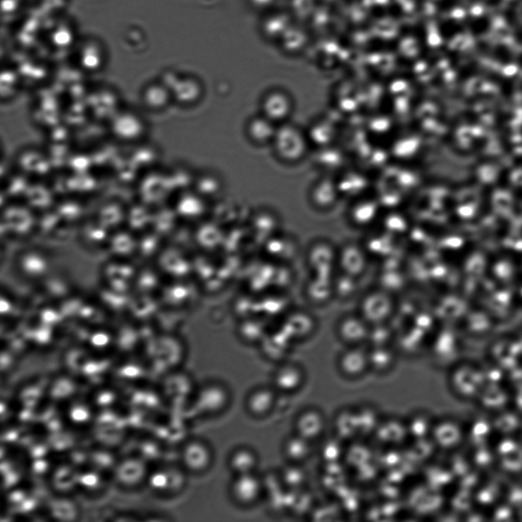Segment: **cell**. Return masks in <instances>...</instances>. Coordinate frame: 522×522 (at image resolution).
<instances>
[{
	"label": "cell",
	"mask_w": 522,
	"mask_h": 522,
	"mask_svg": "<svg viewBox=\"0 0 522 522\" xmlns=\"http://www.w3.org/2000/svg\"><path fill=\"white\" fill-rule=\"evenodd\" d=\"M309 141L308 135L299 128L282 125L277 128L273 144L277 157L288 163H294L307 154Z\"/></svg>",
	"instance_id": "cell-1"
},
{
	"label": "cell",
	"mask_w": 522,
	"mask_h": 522,
	"mask_svg": "<svg viewBox=\"0 0 522 522\" xmlns=\"http://www.w3.org/2000/svg\"><path fill=\"white\" fill-rule=\"evenodd\" d=\"M395 310L396 302L392 295L383 289H374L362 297L358 313L371 327H376L386 324Z\"/></svg>",
	"instance_id": "cell-2"
},
{
	"label": "cell",
	"mask_w": 522,
	"mask_h": 522,
	"mask_svg": "<svg viewBox=\"0 0 522 522\" xmlns=\"http://www.w3.org/2000/svg\"><path fill=\"white\" fill-rule=\"evenodd\" d=\"M192 401L196 410L202 415L216 416L227 408L230 394L223 384L208 383L196 389Z\"/></svg>",
	"instance_id": "cell-3"
},
{
	"label": "cell",
	"mask_w": 522,
	"mask_h": 522,
	"mask_svg": "<svg viewBox=\"0 0 522 522\" xmlns=\"http://www.w3.org/2000/svg\"><path fill=\"white\" fill-rule=\"evenodd\" d=\"M337 334L345 347L365 345L368 343L372 327L358 313L343 316L337 325Z\"/></svg>",
	"instance_id": "cell-4"
},
{
	"label": "cell",
	"mask_w": 522,
	"mask_h": 522,
	"mask_svg": "<svg viewBox=\"0 0 522 522\" xmlns=\"http://www.w3.org/2000/svg\"><path fill=\"white\" fill-rule=\"evenodd\" d=\"M337 368L345 378H361L370 372L368 348L364 345L345 347L337 358Z\"/></svg>",
	"instance_id": "cell-5"
},
{
	"label": "cell",
	"mask_w": 522,
	"mask_h": 522,
	"mask_svg": "<svg viewBox=\"0 0 522 522\" xmlns=\"http://www.w3.org/2000/svg\"><path fill=\"white\" fill-rule=\"evenodd\" d=\"M263 490V484L256 473L235 476L230 494L237 504L251 506L257 503Z\"/></svg>",
	"instance_id": "cell-6"
},
{
	"label": "cell",
	"mask_w": 522,
	"mask_h": 522,
	"mask_svg": "<svg viewBox=\"0 0 522 522\" xmlns=\"http://www.w3.org/2000/svg\"><path fill=\"white\" fill-rule=\"evenodd\" d=\"M368 266V257L362 247L349 242L338 249V270L359 279Z\"/></svg>",
	"instance_id": "cell-7"
},
{
	"label": "cell",
	"mask_w": 522,
	"mask_h": 522,
	"mask_svg": "<svg viewBox=\"0 0 522 522\" xmlns=\"http://www.w3.org/2000/svg\"><path fill=\"white\" fill-rule=\"evenodd\" d=\"M261 107V114L276 124L286 122L294 110L293 99L286 92L279 90L266 93L262 100Z\"/></svg>",
	"instance_id": "cell-8"
},
{
	"label": "cell",
	"mask_w": 522,
	"mask_h": 522,
	"mask_svg": "<svg viewBox=\"0 0 522 522\" xmlns=\"http://www.w3.org/2000/svg\"><path fill=\"white\" fill-rule=\"evenodd\" d=\"M182 462L190 472L201 473L207 470L213 462V452L200 440L189 442L182 450Z\"/></svg>",
	"instance_id": "cell-9"
},
{
	"label": "cell",
	"mask_w": 522,
	"mask_h": 522,
	"mask_svg": "<svg viewBox=\"0 0 522 522\" xmlns=\"http://www.w3.org/2000/svg\"><path fill=\"white\" fill-rule=\"evenodd\" d=\"M479 372L475 367L468 364H458L453 367L449 381L451 388L456 395L462 398H470L475 396L476 378Z\"/></svg>",
	"instance_id": "cell-10"
},
{
	"label": "cell",
	"mask_w": 522,
	"mask_h": 522,
	"mask_svg": "<svg viewBox=\"0 0 522 522\" xmlns=\"http://www.w3.org/2000/svg\"><path fill=\"white\" fill-rule=\"evenodd\" d=\"M325 427L326 422L323 413L312 409L300 413L295 423V433L310 442L323 435Z\"/></svg>",
	"instance_id": "cell-11"
},
{
	"label": "cell",
	"mask_w": 522,
	"mask_h": 522,
	"mask_svg": "<svg viewBox=\"0 0 522 522\" xmlns=\"http://www.w3.org/2000/svg\"><path fill=\"white\" fill-rule=\"evenodd\" d=\"M305 381L304 370L299 365L287 363L281 365L273 376L274 389L291 394L299 390Z\"/></svg>",
	"instance_id": "cell-12"
},
{
	"label": "cell",
	"mask_w": 522,
	"mask_h": 522,
	"mask_svg": "<svg viewBox=\"0 0 522 522\" xmlns=\"http://www.w3.org/2000/svg\"><path fill=\"white\" fill-rule=\"evenodd\" d=\"M276 390L274 388L259 387L247 396L246 409L251 416L262 418L268 416L275 407Z\"/></svg>",
	"instance_id": "cell-13"
},
{
	"label": "cell",
	"mask_w": 522,
	"mask_h": 522,
	"mask_svg": "<svg viewBox=\"0 0 522 522\" xmlns=\"http://www.w3.org/2000/svg\"><path fill=\"white\" fill-rule=\"evenodd\" d=\"M276 125L262 114L254 117L249 120L247 126L248 137L257 145L273 144L277 130Z\"/></svg>",
	"instance_id": "cell-14"
},
{
	"label": "cell",
	"mask_w": 522,
	"mask_h": 522,
	"mask_svg": "<svg viewBox=\"0 0 522 522\" xmlns=\"http://www.w3.org/2000/svg\"><path fill=\"white\" fill-rule=\"evenodd\" d=\"M259 459L254 451L249 447L241 446L230 454L228 465L235 476L256 473Z\"/></svg>",
	"instance_id": "cell-15"
},
{
	"label": "cell",
	"mask_w": 522,
	"mask_h": 522,
	"mask_svg": "<svg viewBox=\"0 0 522 522\" xmlns=\"http://www.w3.org/2000/svg\"><path fill=\"white\" fill-rule=\"evenodd\" d=\"M370 371L385 374L391 371L396 362V352L389 345H377L368 349Z\"/></svg>",
	"instance_id": "cell-16"
},
{
	"label": "cell",
	"mask_w": 522,
	"mask_h": 522,
	"mask_svg": "<svg viewBox=\"0 0 522 522\" xmlns=\"http://www.w3.org/2000/svg\"><path fill=\"white\" fill-rule=\"evenodd\" d=\"M311 442L295 433L288 437L283 445L284 456L291 464H300L310 455Z\"/></svg>",
	"instance_id": "cell-17"
},
{
	"label": "cell",
	"mask_w": 522,
	"mask_h": 522,
	"mask_svg": "<svg viewBox=\"0 0 522 522\" xmlns=\"http://www.w3.org/2000/svg\"><path fill=\"white\" fill-rule=\"evenodd\" d=\"M200 81L194 78L179 80L175 87L172 97L185 106H191L200 100L203 93Z\"/></svg>",
	"instance_id": "cell-18"
},
{
	"label": "cell",
	"mask_w": 522,
	"mask_h": 522,
	"mask_svg": "<svg viewBox=\"0 0 522 522\" xmlns=\"http://www.w3.org/2000/svg\"><path fill=\"white\" fill-rule=\"evenodd\" d=\"M281 479L283 484L289 489L298 490L306 483V473L299 464L291 463L282 470Z\"/></svg>",
	"instance_id": "cell-19"
},
{
	"label": "cell",
	"mask_w": 522,
	"mask_h": 522,
	"mask_svg": "<svg viewBox=\"0 0 522 522\" xmlns=\"http://www.w3.org/2000/svg\"><path fill=\"white\" fill-rule=\"evenodd\" d=\"M459 427L451 421H445L438 424L435 427V435L437 443L444 439L446 436V443L444 447L451 449L454 445L458 444L460 438Z\"/></svg>",
	"instance_id": "cell-20"
},
{
	"label": "cell",
	"mask_w": 522,
	"mask_h": 522,
	"mask_svg": "<svg viewBox=\"0 0 522 522\" xmlns=\"http://www.w3.org/2000/svg\"><path fill=\"white\" fill-rule=\"evenodd\" d=\"M314 203L321 208H330L334 205L337 200L335 192H331V187L327 182L317 184L312 192Z\"/></svg>",
	"instance_id": "cell-21"
},
{
	"label": "cell",
	"mask_w": 522,
	"mask_h": 522,
	"mask_svg": "<svg viewBox=\"0 0 522 522\" xmlns=\"http://www.w3.org/2000/svg\"><path fill=\"white\" fill-rule=\"evenodd\" d=\"M519 12L513 6H508L503 12V20L506 25L514 27L519 23Z\"/></svg>",
	"instance_id": "cell-22"
},
{
	"label": "cell",
	"mask_w": 522,
	"mask_h": 522,
	"mask_svg": "<svg viewBox=\"0 0 522 522\" xmlns=\"http://www.w3.org/2000/svg\"><path fill=\"white\" fill-rule=\"evenodd\" d=\"M505 0H486V5L490 8H499L503 5Z\"/></svg>",
	"instance_id": "cell-23"
}]
</instances>
